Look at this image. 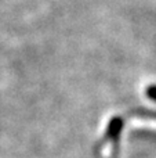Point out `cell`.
<instances>
[{
	"instance_id": "obj_1",
	"label": "cell",
	"mask_w": 156,
	"mask_h": 158,
	"mask_svg": "<svg viewBox=\"0 0 156 158\" xmlns=\"http://www.w3.org/2000/svg\"><path fill=\"white\" fill-rule=\"evenodd\" d=\"M122 128H123V121H122V118H112V121L109 122V126H108L107 137L112 142L113 153H116V148H118V146H119Z\"/></svg>"
},
{
	"instance_id": "obj_2",
	"label": "cell",
	"mask_w": 156,
	"mask_h": 158,
	"mask_svg": "<svg viewBox=\"0 0 156 158\" xmlns=\"http://www.w3.org/2000/svg\"><path fill=\"white\" fill-rule=\"evenodd\" d=\"M146 96H148L151 100L156 101V85H151V86L146 87Z\"/></svg>"
},
{
	"instance_id": "obj_3",
	"label": "cell",
	"mask_w": 156,
	"mask_h": 158,
	"mask_svg": "<svg viewBox=\"0 0 156 158\" xmlns=\"http://www.w3.org/2000/svg\"><path fill=\"white\" fill-rule=\"evenodd\" d=\"M135 115H140V117H146V118H156V111H138L134 112Z\"/></svg>"
}]
</instances>
